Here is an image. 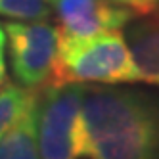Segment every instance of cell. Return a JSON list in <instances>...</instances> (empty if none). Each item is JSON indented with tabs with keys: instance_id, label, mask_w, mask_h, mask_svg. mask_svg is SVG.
<instances>
[{
	"instance_id": "cell-1",
	"label": "cell",
	"mask_w": 159,
	"mask_h": 159,
	"mask_svg": "<svg viewBox=\"0 0 159 159\" xmlns=\"http://www.w3.org/2000/svg\"><path fill=\"white\" fill-rule=\"evenodd\" d=\"M81 138L100 159H159V92L84 84Z\"/></svg>"
},
{
	"instance_id": "cell-2",
	"label": "cell",
	"mask_w": 159,
	"mask_h": 159,
	"mask_svg": "<svg viewBox=\"0 0 159 159\" xmlns=\"http://www.w3.org/2000/svg\"><path fill=\"white\" fill-rule=\"evenodd\" d=\"M46 84H134L140 83L129 44L121 31L86 39L58 33V48Z\"/></svg>"
},
{
	"instance_id": "cell-3",
	"label": "cell",
	"mask_w": 159,
	"mask_h": 159,
	"mask_svg": "<svg viewBox=\"0 0 159 159\" xmlns=\"http://www.w3.org/2000/svg\"><path fill=\"white\" fill-rule=\"evenodd\" d=\"M84 84H46L39 94V159H71L81 142V102Z\"/></svg>"
},
{
	"instance_id": "cell-4",
	"label": "cell",
	"mask_w": 159,
	"mask_h": 159,
	"mask_svg": "<svg viewBox=\"0 0 159 159\" xmlns=\"http://www.w3.org/2000/svg\"><path fill=\"white\" fill-rule=\"evenodd\" d=\"M10 65L19 86L39 90L48 83L58 48V29L46 21H8L2 27Z\"/></svg>"
},
{
	"instance_id": "cell-5",
	"label": "cell",
	"mask_w": 159,
	"mask_h": 159,
	"mask_svg": "<svg viewBox=\"0 0 159 159\" xmlns=\"http://www.w3.org/2000/svg\"><path fill=\"white\" fill-rule=\"evenodd\" d=\"M58 16V33L71 39H86L106 31H121L134 14L111 0H52Z\"/></svg>"
},
{
	"instance_id": "cell-6",
	"label": "cell",
	"mask_w": 159,
	"mask_h": 159,
	"mask_svg": "<svg viewBox=\"0 0 159 159\" xmlns=\"http://www.w3.org/2000/svg\"><path fill=\"white\" fill-rule=\"evenodd\" d=\"M127 29V44L140 81L159 88V12Z\"/></svg>"
},
{
	"instance_id": "cell-7",
	"label": "cell",
	"mask_w": 159,
	"mask_h": 159,
	"mask_svg": "<svg viewBox=\"0 0 159 159\" xmlns=\"http://www.w3.org/2000/svg\"><path fill=\"white\" fill-rule=\"evenodd\" d=\"M37 111L39 96L16 121L14 127L0 138V159H39Z\"/></svg>"
},
{
	"instance_id": "cell-8",
	"label": "cell",
	"mask_w": 159,
	"mask_h": 159,
	"mask_svg": "<svg viewBox=\"0 0 159 159\" xmlns=\"http://www.w3.org/2000/svg\"><path fill=\"white\" fill-rule=\"evenodd\" d=\"M35 90L19 84H0V138L16 125V121L25 113V109L37 100Z\"/></svg>"
},
{
	"instance_id": "cell-9",
	"label": "cell",
	"mask_w": 159,
	"mask_h": 159,
	"mask_svg": "<svg viewBox=\"0 0 159 159\" xmlns=\"http://www.w3.org/2000/svg\"><path fill=\"white\" fill-rule=\"evenodd\" d=\"M0 16L14 21H44L52 16V0H0Z\"/></svg>"
},
{
	"instance_id": "cell-10",
	"label": "cell",
	"mask_w": 159,
	"mask_h": 159,
	"mask_svg": "<svg viewBox=\"0 0 159 159\" xmlns=\"http://www.w3.org/2000/svg\"><path fill=\"white\" fill-rule=\"evenodd\" d=\"M113 4L130 10L134 16H153L159 12V0H111Z\"/></svg>"
},
{
	"instance_id": "cell-11",
	"label": "cell",
	"mask_w": 159,
	"mask_h": 159,
	"mask_svg": "<svg viewBox=\"0 0 159 159\" xmlns=\"http://www.w3.org/2000/svg\"><path fill=\"white\" fill-rule=\"evenodd\" d=\"M71 159H100L98 155H96V152L90 148L86 142H83V138H81V142H79V148H77V152L73 153V157Z\"/></svg>"
},
{
	"instance_id": "cell-12",
	"label": "cell",
	"mask_w": 159,
	"mask_h": 159,
	"mask_svg": "<svg viewBox=\"0 0 159 159\" xmlns=\"http://www.w3.org/2000/svg\"><path fill=\"white\" fill-rule=\"evenodd\" d=\"M4 48H6V35L4 29L0 25V84L4 83L6 79V60H4Z\"/></svg>"
}]
</instances>
